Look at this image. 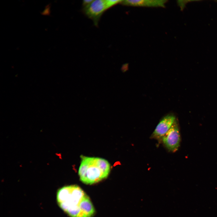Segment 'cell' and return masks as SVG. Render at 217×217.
Wrapping results in <instances>:
<instances>
[{
    "label": "cell",
    "mask_w": 217,
    "mask_h": 217,
    "mask_svg": "<svg viewBox=\"0 0 217 217\" xmlns=\"http://www.w3.org/2000/svg\"><path fill=\"white\" fill-rule=\"evenodd\" d=\"M56 199L60 207L70 217H92L95 212L90 198L77 185L64 186L59 189Z\"/></svg>",
    "instance_id": "6da1fadb"
},
{
    "label": "cell",
    "mask_w": 217,
    "mask_h": 217,
    "mask_svg": "<svg viewBox=\"0 0 217 217\" xmlns=\"http://www.w3.org/2000/svg\"><path fill=\"white\" fill-rule=\"evenodd\" d=\"M78 170L80 180L83 183L92 184L106 178L110 171V165L106 160L99 157L80 156Z\"/></svg>",
    "instance_id": "7a4b0ae2"
},
{
    "label": "cell",
    "mask_w": 217,
    "mask_h": 217,
    "mask_svg": "<svg viewBox=\"0 0 217 217\" xmlns=\"http://www.w3.org/2000/svg\"><path fill=\"white\" fill-rule=\"evenodd\" d=\"M163 143L170 151H176L179 147L181 140L180 134L176 120L162 139Z\"/></svg>",
    "instance_id": "3957f363"
},
{
    "label": "cell",
    "mask_w": 217,
    "mask_h": 217,
    "mask_svg": "<svg viewBox=\"0 0 217 217\" xmlns=\"http://www.w3.org/2000/svg\"><path fill=\"white\" fill-rule=\"evenodd\" d=\"M107 10L105 0H97L93 1L88 6L83 8L85 14L97 25L101 15Z\"/></svg>",
    "instance_id": "277c9868"
},
{
    "label": "cell",
    "mask_w": 217,
    "mask_h": 217,
    "mask_svg": "<svg viewBox=\"0 0 217 217\" xmlns=\"http://www.w3.org/2000/svg\"><path fill=\"white\" fill-rule=\"evenodd\" d=\"M175 120V117L171 115L164 117L157 126L151 135L152 137L158 140L162 139Z\"/></svg>",
    "instance_id": "5b68a950"
},
{
    "label": "cell",
    "mask_w": 217,
    "mask_h": 217,
    "mask_svg": "<svg viewBox=\"0 0 217 217\" xmlns=\"http://www.w3.org/2000/svg\"><path fill=\"white\" fill-rule=\"evenodd\" d=\"M167 1L164 0H122L121 4L124 5L147 7H164Z\"/></svg>",
    "instance_id": "8992f818"
},
{
    "label": "cell",
    "mask_w": 217,
    "mask_h": 217,
    "mask_svg": "<svg viewBox=\"0 0 217 217\" xmlns=\"http://www.w3.org/2000/svg\"><path fill=\"white\" fill-rule=\"evenodd\" d=\"M122 0H105L107 9L113 7L119 3H121Z\"/></svg>",
    "instance_id": "52a82bcc"
},
{
    "label": "cell",
    "mask_w": 217,
    "mask_h": 217,
    "mask_svg": "<svg viewBox=\"0 0 217 217\" xmlns=\"http://www.w3.org/2000/svg\"><path fill=\"white\" fill-rule=\"evenodd\" d=\"M93 1V0H83L82 2V5L83 8L86 7L88 6Z\"/></svg>",
    "instance_id": "ba28073f"
}]
</instances>
